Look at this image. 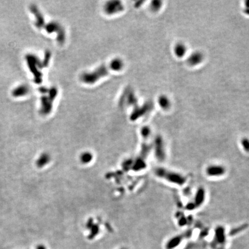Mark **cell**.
Here are the masks:
<instances>
[{"mask_svg": "<svg viewBox=\"0 0 249 249\" xmlns=\"http://www.w3.org/2000/svg\"><path fill=\"white\" fill-rule=\"evenodd\" d=\"M204 195H205V193L204 190L202 189L199 190L196 194L195 204H197L198 206L201 205L204 200Z\"/></svg>", "mask_w": 249, "mask_h": 249, "instance_id": "12", "label": "cell"}, {"mask_svg": "<svg viewBox=\"0 0 249 249\" xmlns=\"http://www.w3.org/2000/svg\"><path fill=\"white\" fill-rule=\"evenodd\" d=\"M120 249H126V248H121Z\"/></svg>", "mask_w": 249, "mask_h": 249, "instance_id": "17", "label": "cell"}, {"mask_svg": "<svg viewBox=\"0 0 249 249\" xmlns=\"http://www.w3.org/2000/svg\"><path fill=\"white\" fill-rule=\"evenodd\" d=\"M51 157L47 153L42 154L36 161V165L38 168H42L47 165L50 161Z\"/></svg>", "mask_w": 249, "mask_h": 249, "instance_id": "7", "label": "cell"}, {"mask_svg": "<svg viewBox=\"0 0 249 249\" xmlns=\"http://www.w3.org/2000/svg\"><path fill=\"white\" fill-rule=\"evenodd\" d=\"M191 235V231L188 230L183 235L176 236L170 239L166 244V249H173L177 248L181 243L184 238H189Z\"/></svg>", "mask_w": 249, "mask_h": 249, "instance_id": "3", "label": "cell"}, {"mask_svg": "<svg viewBox=\"0 0 249 249\" xmlns=\"http://www.w3.org/2000/svg\"><path fill=\"white\" fill-rule=\"evenodd\" d=\"M155 173L158 177L165 179L170 182L178 184L179 185L184 184L186 181L185 178L181 175L161 168H157L155 170Z\"/></svg>", "mask_w": 249, "mask_h": 249, "instance_id": "2", "label": "cell"}, {"mask_svg": "<svg viewBox=\"0 0 249 249\" xmlns=\"http://www.w3.org/2000/svg\"><path fill=\"white\" fill-rule=\"evenodd\" d=\"M242 145L246 151H249V140L245 138L242 141Z\"/></svg>", "mask_w": 249, "mask_h": 249, "instance_id": "14", "label": "cell"}, {"mask_svg": "<svg viewBox=\"0 0 249 249\" xmlns=\"http://www.w3.org/2000/svg\"><path fill=\"white\" fill-rule=\"evenodd\" d=\"M133 162L131 160H130V159L124 161V163L123 164V167L124 168V169L125 170H127L128 168H129L130 167L133 166Z\"/></svg>", "mask_w": 249, "mask_h": 249, "instance_id": "15", "label": "cell"}, {"mask_svg": "<svg viewBox=\"0 0 249 249\" xmlns=\"http://www.w3.org/2000/svg\"><path fill=\"white\" fill-rule=\"evenodd\" d=\"M36 249H46V248L44 246V245H38L37 247H36Z\"/></svg>", "mask_w": 249, "mask_h": 249, "instance_id": "16", "label": "cell"}, {"mask_svg": "<svg viewBox=\"0 0 249 249\" xmlns=\"http://www.w3.org/2000/svg\"><path fill=\"white\" fill-rule=\"evenodd\" d=\"M225 242L224 229L223 227H218L215 231V239L212 243V248L216 249L218 244L224 245Z\"/></svg>", "mask_w": 249, "mask_h": 249, "instance_id": "4", "label": "cell"}, {"mask_svg": "<svg viewBox=\"0 0 249 249\" xmlns=\"http://www.w3.org/2000/svg\"><path fill=\"white\" fill-rule=\"evenodd\" d=\"M110 66V67L102 66L98 68L97 70H95L91 73H87L83 74L81 77V79L85 83H87V84H92L96 80L99 79L100 77H103L107 74L108 73L109 69H112L114 70H119L123 67V62L121 60L115 59L114 61H112Z\"/></svg>", "mask_w": 249, "mask_h": 249, "instance_id": "1", "label": "cell"}, {"mask_svg": "<svg viewBox=\"0 0 249 249\" xmlns=\"http://www.w3.org/2000/svg\"><path fill=\"white\" fill-rule=\"evenodd\" d=\"M90 233L88 235V239H93L98 234L99 232V225L97 224H93V226L90 229Z\"/></svg>", "mask_w": 249, "mask_h": 249, "instance_id": "11", "label": "cell"}, {"mask_svg": "<svg viewBox=\"0 0 249 249\" xmlns=\"http://www.w3.org/2000/svg\"><path fill=\"white\" fill-rule=\"evenodd\" d=\"M146 166L145 161L143 158L141 157L137 159L134 163H133V169L134 171H140L142 169H144Z\"/></svg>", "mask_w": 249, "mask_h": 249, "instance_id": "9", "label": "cell"}, {"mask_svg": "<svg viewBox=\"0 0 249 249\" xmlns=\"http://www.w3.org/2000/svg\"><path fill=\"white\" fill-rule=\"evenodd\" d=\"M141 134H142V136H143V137L144 138L148 137V136L150 134V129L148 127H147L143 128L142 130H141Z\"/></svg>", "mask_w": 249, "mask_h": 249, "instance_id": "13", "label": "cell"}, {"mask_svg": "<svg viewBox=\"0 0 249 249\" xmlns=\"http://www.w3.org/2000/svg\"><path fill=\"white\" fill-rule=\"evenodd\" d=\"M155 154L156 157H157L159 159L161 160L164 158V154L163 150V146L161 142V140L160 138H157L156 140Z\"/></svg>", "mask_w": 249, "mask_h": 249, "instance_id": "8", "label": "cell"}, {"mask_svg": "<svg viewBox=\"0 0 249 249\" xmlns=\"http://www.w3.org/2000/svg\"><path fill=\"white\" fill-rule=\"evenodd\" d=\"M93 159V155L90 152H83L80 157L81 162L83 164H88L90 163Z\"/></svg>", "mask_w": 249, "mask_h": 249, "instance_id": "10", "label": "cell"}, {"mask_svg": "<svg viewBox=\"0 0 249 249\" xmlns=\"http://www.w3.org/2000/svg\"><path fill=\"white\" fill-rule=\"evenodd\" d=\"M206 172L207 175H208L209 176L217 177L221 176V175L224 174L225 172V169L221 166L213 165L209 166L207 168Z\"/></svg>", "mask_w": 249, "mask_h": 249, "instance_id": "6", "label": "cell"}, {"mask_svg": "<svg viewBox=\"0 0 249 249\" xmlns=\"http://www.w3.org/2000/svg\"><path fill=\"white\" fill-rule=\"evenodd\" d=\"M105 10L107 13H114L121 11L123 9V6L119 1L109 2L105 6Z\"/></svg>", "mask_w": 249, "mask_h": 249, "instance_id": "5", "label": "cell"}]
</instances>
